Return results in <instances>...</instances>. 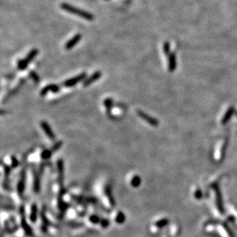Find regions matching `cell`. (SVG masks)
<instances>
[{
    "label": "cell",
    "mask_w": 237,
    "mask_h": 237,
    "mask_svg": "<svg viewBox=\"0 0 237 237\" xmlns=\"http://www.w3.org/2000/svg\"><path fill=\"white\" fill-rule=\"evenodd\" d=\"M38 217V206L36 204H32L31 207V213H30L29 219L32 223H35Z\"/></svg>",
    "instance_id": "10"
},
{
    "label": "cell",
    "mask_w": 237,
    "mask_h": 237,
    "mask_svg": "<svg viewBox=\"0 0 237 237\" xmlns=\"http://www.w3.org/2000/svg\"><path fill=\"white\" fill-rule=\"evenodd\" d=\"M169 223V220L167 219H160L159 221H158L155 223V226L158 228H163L165 226H166Z\"/></svg>",
    "instance_id": "19"
},
{
    "label": "cell",
    "mask_w": 237,
    "mask_h": 237,
    "mask_svg": "<svg viewBox=\"0 0 237 237\" xmlns=\"http://www.w3.org/2000/svg\"><path fill=\"white\" fill-rule=\"evenodd\" d=\"M38 54H39V50L36 49V48H33L32 50H31L29 52V54H28L27 56L25 57V58H24V60L27 62L28 64H29L30 62H32V60L36 57Z\"/></svg>",
    "instance_id": "11"
},
{
    "label": "cell",
    "mask_w": 237,
    "mask_h": 237,
    "mask_svg": "<svg viewBox=\"0 0 237 237\" xmlns=\"http://www.w3.org/2000/svg\"><path fill=\"white\" fill-rule=\"evenodd\" d=\"M236 115H237V113H236Z\"/></svg>",
    "instance_id": "30"
},
{
    "label": "cell",
    "mask_w": 237,
    "mask_h": 237,
    "mask_svg": "<svg viewBox=\"0 0 237 237\" xmlns=\"http://www.w3.org/2000/svg\"><path fill=\"white\" fill-rule=\"evenodd\" d=\"M115 221L119 224H122L125 221V216L124 213L122 212H119L117 215L116 218H115Z\"/></svg>",
    "instance_id": "18"
},
{
    "label": "cell",
    "mask_w": 237,
    "mask_h": 237,
    "mask_svg": "<svg viewBox=\"0 0 237 237\" xmlns=\"http://www.w3.org/2000/svg\"><path fill=\"white\" fill-rule=\"evenodd\" d=\"M60 90H61V86L58 85V84H48V85H46L45 87H44L43 88L41 89V91H40V95L45 96L49 91H52L53 93H58V92H59Z\"/></svg>",
    "instance_id": "5"
},
{
    "label": "cell",
    "mask_w": 237,
    "mask_h": 237,
    "mask_svg": "<svg viewBox=\"0 0 237 237\" xmlns=\"http://www.w3.org/2000/svg\"><path fill=\"white\" fill-rule=\"evenodd\" d=\"M104 105H105V107L107 108V114L111 117V109L112 107H113V100H112L111 98H107L104 101Z\"/></svg>",
    "instance_id": "14"
},
{
    "label": "cell",
    "mask_w": 237,
    "mask_h": 237,
    "mask_svg": "<svg viewBox=\"0 0 237 237\" xmlns=\"http://www.w3.org/2000/svg\"><path fill=\"white\" fill-rule=\"evenodd\" d=\"M62 144H63V142H62V141H59L56 142V143L52 147V148H51L52 152H55V151H57L58 150H59V149L62 147Z\"/></svg>",
    "instance_id": "23"
},
{
    "label": "cell",
    "mask_w": 237,
    "mask_h": 237,
    "mask_svg": "<svg viewBox=\"0 0 237 237\" xmlns=\"http://www.w3.org/2000/svg\"><path fill=\"white\" fill-rule=\"evenodd\" d=\"M60 7L62 9H64L65 11L68 12L69 13L74 14V15L80 16V17H81L82 18H84L85 20L93 21L94 18V16L93 14L90 13L88 12L84 11L83 9L76 8V7L73 6V5H71L70 4H68V3H65V2L62 3V4L60 5Z\"/></svg>",
    "instance_id": "1"
},
{
    "label": "cell",
    "mask_w": 237,
    "mask_h": 237,
    "mask_svg": "<svg viewBox=\"0 0 237 237\" xmlns=\"http://www.w3.org/2000/svg\"><path fill=\"white\" fill-rule=\"evenodd\" d=\"M40 125H41L42 130L45 131V134L47 135V137L48 138H50L51 140H55V135L54 134V132L52 130L50 125L48 124L45 121H41L40 122Z\"/></svg>",
    "instance_id": "7"
},
{
    "label": "cell",
    "mask_w": 237,
    "mask_h": 237,
    "mask_svg": "<svg viewBox=\"0 0 237 237\" xmlns=\"http://www.w3.org/2000/svg\"><path fill=\"white\" fill-rule=\"evenodd\" d=\"M137 113L140 117H141L143 120H144L146 122H147L149 124H151V125L153 126V127H156V126H158L159 124L158 120H157L154 117H151L150 115L146 114V113H144V111H142L141 110H137Z\"/></svg>",
    "instance_id": "3"
},
{
    "label": "cell",
    "mask_w": 237,
    "mask_h": 237,
    "mask_svg": "<svg viewBox=\"0 0 237 237\" xmlns=\"http://www.w3.org/2000/svg\"><path fill=\"white\" fill-rule=\"evenodd\" d=\"M58 170L59 183L62 184L63 183V177H64V164H63L62 160H59L58 161Z\"/></svg>",
    "instance_id": "12"
},
{
    "label": "cell",
    "mask_w": 237,
    "mask_h": 237,
    "mask_svg": "<svg viewBox=\"0 0 237 237\" xmlns=\"http://www.w3.org/2000/svg\"><path fill=\"white\" fill-rule=\"evenodd\" d=\"M234 107H230L228 109V111H226V113L225 114V115H224V117H223V119H222V124H226L227 122H228L229 121H230V119L231 118V117H232V115H233V114L234 113Z\"/></svg>",
    "instance_id": "13"
},
{
    "label": "cell",
    "mask_w": 237,
    "mask_h": 237,
    "mask_svg": "<svg viewBox=\"0 0 237 237\" xmlns=\"http://www.w3.org/2000/svg\"><path fill=\"white\" fill-rule=\"evenodd\" d=\"M29 75L30 77L32 78V79L33 80L35 83H39V81H40V78H39V76L37 75V73H35V71H30Z\"/></svg>",
    "instance_id": "22"
},
{
    "label": "cell",
    "mask_w": 237,
    "mask_h": 237,
    "mask_svg": "<svg viewBox=\"0 0 237 237\" xmlns=\"http://www.w3.org/2000/svg\"><path fill=\"white\" fill-rule=\"evenodd\" d=\"M17 189H18V194L22 195V194H23V192H24V189H25V180H24V177H23L21 179L20 181L18 182Z\"/></svg>",
    "instance_id": "17"
},
{
    "label": "cell",
    "mask_w": 237,
    "mask_h": 237,
    "mask_svg": "<svg viewBox=\"0 0 237 237\" xmlns=\"http://www.w3.org/2000/svg\"><path fill=\"white\" fill-rule=\"evenodd\" d=\"M21 219H22V228L24 229V230L25 231V233L27 235L31 236L32 234V230L31 227H30L28 223H26V220H25V212H24V210L23 208L22 207L21 209Z\"/></svg>",
    "instance_id": "8"
},
{
    "label": "cell",
    "mask_w": 237,
    "mask_h": 237,
    "mask_svg": "<svg viewBox=\"0 0 237 237\" xmlns=\"http://www.w3.org/2000/svg\"><path fill=\"white\" fill-rule=\"evenodd\" d=\"M163 50L165 54V55H169L170 54V43L168 41H165L163 46Z\"/></svg>",
    "instance_id": "21"
},
{
    "label": "cell",
    "mask_w": 237,
    "mask_h": 237,
    "mask_svg": "<svg viewBox=\"0 0 237 237\" xmlns=\"http://www.w3.org/2000/svg\"><path fill=\"white\" fill-rule=\"evenodd\" d=\"M87 78V73L86 72H82L81 74H80L78 75L73 77V78L68 79L66 81H65L63 82L62 85L65 88H70V87L75 86V84H77L78 82L80 81H84V80Z\"/></svg>",
    "instance_id": "2"
},
{
    "label": "cell",
    "mask_w": 237,
    "mask_h": 237,
    "mask_svg": "<svg viewBox=\"0 0 237 237\" xmlns=\"http://www.w3.org/2000/svg\"><path fill=\"white\" fill-rule=\"evenodd\" d=\"M4 169H5V174H9V172H10V169H9V166L4 165Z\"/></svg>",
    "instance_id": "29"
},
{
    "label": "cell",
    "mask_w": 237,
    "mask_h": 237,
    "mask_svg": "<svg viewBox=\"0 0 237 237\" xmlns=\"http://www.w3.org/2000/svg\"><path fill=\"white\" fill-rule=\"evenodd\" d=\"M106 195H107V197H108V199H109L110 203H111L112 205L114 206V199H113V197H112L111 190V189H110V187H106Z\"/></svg>",
    "instance_id": "24"
},
{
    "label": "cell",
    "mask_w": 237,
    "mask_h": 237,
    "mask_svg": "<svg viewBox=\"0 0 237 237\" xmlns=\"http://www.w3.org/2000/svg\"><path fill=\"white\" fill-rule=\"evenodd\" d=\"M141 183V179L139 176H134L130 181V184L133 187H138Z\"/></svg>",
    "instance_id": "16"
},
{
    "label": "cell",
    "mask_w": 237,
    "mask_h": 237,
    "mask_svg": "<svg viewBox=\"0 0 237 237\" xmlns=\"http://www.w3.org/2000/svg\"><path fill=\"white\" fill-rule=\"evenodd\" d=\"M177 68V61H176L175 53L172 52L168 55V70L173 72Z\"/></svg>",
    "instance_id": "9"
},
{
    "label": "cell",
    "mask_w": 237,
    "mask_h": 237,
    "mask_svg": "<svg viewBox=\"0 0 237 237\" xmlns=\"http://www.w3.org/2000/svg\"><path fill=\"white\" fill-rule=\"evenodd\" d=\"M109 221H108V219H102L101 221V226H102L103 228H107V226H109Z\"/></svg>",
    "instance_id": "27"
},
{
    "label": "cell",
    "mask_w": 237,
    "mask_h": 237,
    "mask_svg": "<svg viewBox=\"0 0 237 237\" xmlns=\"http://www.w3.org/2000/svg\"><path fill=\"white\" fill-rule=\"evenodd\" d=\"M28 64L27 62H25L24 59H20L18 61V63H17V67H18V70L20 71H24L25 69H27L28 68Z\"/></svg>",
    "instance_id": "15"
},
{
    "label": "cell",
    "mask_w": 237,
    "mask_h": 237,
    "mask_svg": "<svg viewBox=\"0 0 237 237\" xmlns=\"http://www.w3.org/2000/svg\"><path fill=\"white\" fill-rule=\"evenodd\" d=\"M52 152L51 150L50 151L49 150H45V151L41 152V158L44 160L49 159L51 158V156H52Z\"/></svg>",
    "instance_id": "20"
},
{
    "label": "cell",
    "mask_w": 237,
    "mask_h": 237,
    "mask_svg": "<svg viewBox=\"0 0 237 237\" xmlns=\"http://www.w3.org/2000/svg\"><path fill=\"white\" fill-rule=\"evenodd\" d=\"M18 165V160L16 159V158L15 156H12V166L15 168L16 166Z\"/></svg>",
    "instance_id": "26"
},
{
    "label": "cell",
    "mask_w": 237,
    "mask_h": 237,
    "mask_svg": "<svg viewBox=\"0 0 237 237\" xmlns=\"http://www.w3.org/2000/svg\"><path fill=\"white\" fill-rule=\"evenodd\" d=\"M101 75H102L101 71H95L94 73L92 74L91 76H89L88 78H87L86 79L84 80V81H83V87H84V88L88 87L89 85H91L92 83L95 82L96 81H98V80L101 77Z\"/></svg>",
    "instance_id": "4"
},
{
    "label": "cell",
    "mask_w": 237,
    "mask_h": 237,
    "mask_svg": "<svg viewBox=\"0 0 237 237\" xmlns=\"http://www.w3.org/2000/svg\"><path fill=\"white\" fill-rule=\"evenodd\" d=\"M89 220H90L91 223H92L94 224H98V223H100L101 222L100 218H99V217L97 216V215H92V216H91L90 218H89Z\"/></svg>",
    "instance_id": "25"
},
{
    "label": "cell",
    "mask_w": 237,
    "mask_h": 237,
    "mask_svg": "<svg viewBox=\"0 0 237 237\" xmlns=\"http://www.w3.org/2000/svg\"><path fill=\"white\" fill-rule=\"evenodd\" d=\"M81 34H79V33H78V34H76L75 35L72 37L69 41H67L66 44H65V48L66 50H71V48H74V47L81 41Z\"/></svg>",
    "instance_id": "6"
},
{
    "label": "cell",
    "mask_w": 237,
    "mask_h": 237,
    "mask_svg": "<svg viewBox=\"0 0 237 237\" xmlns=\"http://www.w3.org/2000/svg\"><path fill=\"white\" fill-rule=\"evenodd\" d=\"M195 197L196 199H200L202 197V193H201L200 190H197L195 194Z\"/></svg>",
    "instance_id": "28"
}]
</instances>
